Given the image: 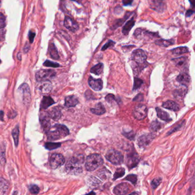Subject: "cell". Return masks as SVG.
<instances>
[{"label": "cell", "mask_w": 195, "mask_h": 195, "mask_svg": "<svg viewBox=\"0 0 195 195\" xmlns=\"http://www.w3.org/2000/svg\"><path fill=\"white\" fill-rule=\"evenodd\" d=\"M78 103L79 101L74 95H70L65 98V106L66 107H75Z\"/></svg>", "instance_id": "cell-17"}, {"label": "cell", "mask_w": 195, "mask_h": 195, "mask_svg": "<svg viewBox=\"0 0 195 195\" xmlns=\"http://www.w3.org/2000/svg\"><path fill=\"white\" fill-rule=\"evenodd\" d=\"M125 169L123 168H120L116 169V172L113 176V180H115L116 179L123 176L125 175Z\"/></svg>", "instance_id": "cell-33"}, {"label": "cell", "mask_w": 195, "mask_h": 195, "mask_svg": "<svg viewBox=\"0 0 195 195\" xmlns=\"http://www.w3.org/2000/svg\"><path fill=\"white\" fill-rule=\"evenodd\" d=\"M139 162V158L136 153H131L127 156L126 165L129 169L137 166Z\"/></svg>", "instance_id": "cell-15"}, {"label": "cell", "mask_w": 195, "mask_h": 195, "mask_svg": "<svg viewBox=\"0 0 195 195\" xmlns=\"http://www.w3.org/2000/svg\"><path fill=\"white\" fill-rule=\"evenodd\" d=\"M56 72L52 70H41L36 75V79L38 82H48L56 76Z\"/></svg>", "instance_id": "cell-5"}, {"label": "cell", "mask_w": 195, "mask_h": 195, "mask_svg": "<svg viewBox=\"0 0 195 195\" xmlns=\"http://www.w3.org/2000/svg\"><path fill=\"white\" fill-rule=\"evenodd\" d=\"M162 125H163L158 121H152V123H151L150 128L151 130H153L154 131H157L162 127Z\"/></svg>", "instance_id": "cell-35"}, {"label": "cell", "mask_w": 195, "mask_h": 195, "mask_svg": "<svg viewBox=\"0 0 195 195\" xmlns=\"http://www.w3.org/2000/svg\"><path fill=\"white\" fill-rule=\"evenodd\" d=\"M71 1H74V2H76L78 3V4H81V2L82 1V0H71Z\"/></svg>", "instance_id": "cell-51"}, {"label": "cell", "mask_w": 195, "mask_h": 195, "mask_svg": "<svg viewBox=\"0 0 195 195\" xmlns=\"http://www.w3.org/2000/svg\"><path fill=\"white\" fill-rule=\"evenodd\" d=\"M19 133H20V130H19V125H16L12 131V136L14 139V144L16 147H17L19 144Z\"/></svg>", "instance_id": "cell-30"}, {"label": "cell", "mask_w": 195, "mask_h": 195, "mask_svg": "<svg viewBox=\"0 0 195 195\" xmlns=\"http://www.w3.org/2000/svg\"><path fill=\"white\" fill-rule=\"evenodd\" d=\"M177 80L181 84H183L184 86H186V85H188V84H190V77L189 76V75L184 73H183L178 75V77H177Z\"/></svg>", "instance_id": "cell-18"}, {"label": "cell", "mask_w": 195, "mask_h": 195, "mask_svg": "<svg viewBox=\"0 0 195 195\" xmlns=\"http://www.w3.org/2000/svg\"><path fill=\"white\" fill-rule=\"evenodd\" d=\"M186 60V58L185 57H180V58L173 59L172 60L174 61V62L176 63V65L177 66H182L185 63Z\"/></svg>", "instance_id": "cell-38"}, {"label": "cell", "mask_w": 195, "mask_h": 195, "mask_svg": "<svg viewBox=\"0 0 195 195\" xmlns=\"http://www.w3.org/2000/svg\"><path fill=\"white\" fill-rule=\"evenodd\" d=\"M155 43L160 46L168 47L171 46L174 43V40L169 39V40H165V39H159L157 40Z\"/></svg>", "instance_id": "cell-26"}, {"label": "cell", "mask_w": 195, "mask_h": 195, "mask_svg": "<svg viewBox=\"0 0 195 195\" xmlns=\"http://www.w3.org/2000/svg\"><path fill=\"white\" fill-rule=\"evenodd\" d=\"M9 188V183L3 178H0V192L5 193Z\"/></svg>", "instance_id": "cell-27"}, {"label": "cell", "mask_w": 195, "mask_h": 195, "mask_svg": "<svg viewBox=\"0 0 195 195\" xmlns=\"http://www.w3.org/2000/svg\"><path fill=\"white\" fill-rule=\"evenodd\" d=\"M190 2V4L192 6L193 8L195 7V0H189Z\"/></svg>", "instance_id": "cell-50"}, {"label": "cell", "mask_w": 195, "mask_h": 195, "mask_svg": "<svg viewBox=\"0 0 195 195\" xmlns=\"http://www.w3.org/2000/svg\"><path fill=\"white\" fill-rule=\"evenodd\" d=\"M61 147V144L59 143H47L45 145V147L48 150H53L58 149Z\"/></svg>", "instance_id": "cell-34"}, {"label": "cell", "mask_w": 195, "mask_h": 195, "mask_svg": "<svg viewBox=\"0 0 195 195\" xmlns=\"http://www.w3.org/2000/svg\"><path fill=\"white\" fill-rule=\"evenodd\" d=\"M143 84V81L141 79L136 78L134 80V86H133V90H137Z\"/></svg>", "instance_id": "cell-39"}, {"label": "cell", "mask_w": 195, "mask_h": 195, "mask_svg": "<svg viewBox=\"0 0 195 195\" xmlns=\"http://www.w3.org/2000/svg\"><path fill=\"white\" fill-rule=\"evenodd\" d=\"M36 34L35 32H30L29 34V41L30 43H33V41H34V38L35 37Z\"/></svg>", "instance_id": "cell-46"}, {"label": "cell", "mask_w": 195, "mask_h": 195, "mask_svg": "<svg viewBox=\"0 0 195 195\" xmlns=\"http://www.w3.org/2000/svg\"><path fill=\"white\" fill-rule=\"evenodd\" d=\"M44 82V83L40 86L39 89L44 94L50 92L51 90V84L49 82Z\"/></svg>", "instance_id": "cell-28"}, {"label": "cell", "mask_w": 195, "mask_h": 195, "mask_svg": "<svg viewBox=\"0 0 195 195\" xmlns=\"http://www.w3.org/2000/svg\"><path fill=\"white\" fill-rule=\"evenodd\" d=\"M83 159L78 157H73L67 162L65 166V171L68 173L73 175H78L83 172L82 163Z\"/></svg>", "instance_id": "cell-2"}, {"label": "cell", "mask_w": 195, "mask_h": 195, "mask_svg": "<svg viewBox=\"0 0 195 195\" xmlns=\"http://www.w3.org/2000/svg\"><path fill=\"white\" fill-rule=\"evenodd\" d=\"M132 60H134L139 65L144 63L147 60V55L144 50L141 49H137L132 53Z\"/></svg>", "instance_id": "cell-10"}, {"label": "cell", "mask_w": 195, "mask_h": 195, "mask_svg": "<svg viewBox=\"0 0 195 195\" xmlns=\"http://www.w3.org/2000/svg\"><path fill=\"white\" fill-rule=\"evenodd\" d=\"M148 113V109L144 104H139L135 107L133 110V115L137 120L141 121L146 118Z\"/></svg>", "instance_id": "cell-9"}, {"label": "cell", "mask_w": 195, "mask_h": 195, "mask_svg": "<svg viewBox=\"0 0 195 195\" xmlns=\"http://www.w3.org/2000/svg\"><path fill=\"white\" fill-rule=\"evenodd\" d=\"M44 65L47 67H58L60 66V65L56 62H51L49 60H45V62L44 63Z\"/></svg>", "instance_id": "cell-40"}, {"label": "cell", "mask_w": 195, "mask_h": 195, "mask_svg": "<svg viewBox=\"0 0 195 195\" xmlns=\"http://www.w3.org/2000/svg\"><path fill=\"white\" fill-rule=\"evenodd\" d=\"M49 53L51 58H53V60L59 59V55L58 53V51L57 50V48L55 46V44L53 43H50L49 46Z\"/></svg>", "instance_id": "cell-23"}, {"label": "cell", "mask_w": 195, "mask_h": 195, "mask_svg": "<svg viewBox=\"0 0 195 195\" xmlns=\"http://www.w3.org/2000/svg\"><path fill=\"white\" fill-rule=\"evenodd\" d=\"M125 180L130 181L133 184L135 185L137 181V177L136 175H128L126 178H125Z\"/></svg>", "instance_id": "cell-37"}, {"label": "cell", "mask_w": 195, "mask_h": 195, "mask_svg": "<svg viewBox=\"0 0 195 195\" xmlns=\"http://www.w3.org/2000/svg\"><path fill=\"white\" fill-rule=\"evenodd\" d=\"M29 190L33 194H37L40 191V188L36 185H32L29 187Z\"/></svg>", "instance_id": "cell-41"}, {"label": "cell", "mask_w": 195, "mask_h": 195, "mask_svg": "<svg viewBox=\"0 0 195 195\" xmlns=\"http://www.w3.org/2000/svg\"><path fill=\"white\" fill-rule=\"evenodd\" d=\"M111 174V172L107 170L105 168H104L98 172V175L102 180H106L109 178Z\"/></svg>", "instance_id": "cell-25"}, {"label": "cell", "mask_w": 195, "mask_h": 195, "mask_svg": "<svg viewBox=\"0 0 195 195\" xmlns=\"http://www.w3.org/2000/svg\"><path fill=\"white\" fill-rule=\"evenodd\" d=\"M161 181H162V179L160 177H156L155 179H154L151 183V186H152V188L154 190L157 188V187L161 184Z\"/></svg>", "instance_id": "cell-36"}, {"label": "cell", "mask_w": 195, "mask_h": 195, "mask_svg": "<svg viewBox=\"0 0 195 195\" xmlns=\"http://www.w3.org/2000/svg\"><path fill=\"white\" fill-rule=\"evenodd\" d=\"M135 24V21L133 19H131L130 20H129L128 21H127L126 22L125 25L124 26V27L122 29V32L124 34V35H128L129 34V32L130 31V30L132 29V28L134 26Z\"/></svg>", "instance_id": "cell-21"}, {"label": "cell", "mask_w": 195, "mask_h": 195, "mask_svg": "<svg viewBox=\"0 0 195 195\" xmlns=\"http://www.w3.org/2000/svg\"><path fill=\"white\" fill-rule=\"evenodd\" d=\"M148 3L151 9L159 13H163L167 8L165 0H148Z\"/></svg>", "instance_id": "cell-6"}, {"label": "cell", "mask_w": 195, "mask_h": 195, "mask_svg": "<svg viewBox=\"0 0 195 195\" xmlns=\"http://www.w3.org/2000/svg\"><path fill=\"white\" fill-rule=\"evenodd\" d=\"M88 84L89 86L94 91H100L103 87V82L101 79H94L92 77L89 78Z\"/></svg>", "instance_id": "cell-13"}, {"label": "cell", "mask_w": 195, "mask_h": 195, "mask_svg": "<svg viewBox=\"0 0 195 195\" xmlns=\"http://www.w3.org/2000/svg\"><path fill=\"white\" fill-rule=\"evenodd\" d=\"M55 104L53 99L50 97H44L42 99L41 103V108L42 109H47V108L50 107L51 105Z\"/></svg>", "instance_id": "cell-22"}, {"label": "cell", "mask_w": 195, "mask_h": 195, "mask_svg": "<svg viewBox=\"0 0 195 195\" xmlns=\"http://www.w3.org/2000/svg\"><path fill=\"white\" fill-rule=\"evenodd\" d=\"M0 2H1V1H0Z\"/></svg>", "instance_id": "cell-56"}, {"label": "cell", "mask_w": 195, "mask_h": 195, "mask_svg": "<svg viewBox=\"0 0 195 195\" xmlns=\"http://www.w3.org/2000/svg\"><path fill=\"white\" fill-rule=\"evenodd\" d=\"M64 26L67 29L72 32H76L79 29V26L77 22L68 16L65 17Z\"/></svg>", "instance_id": "cell-11"}, {"label": "cell", "mask_w": 195, "mask_h": 195, "mask_svg": "<svg viewBox=\"0 0 195 195\" xmlns=\"http://www.w3.org/2000/svg\"><path fill=\"white\" fill-rule=\"evenodd\" d=\"M133 0H122V5L124 6H129L132 4Z\"/></svg>", "instance_id": "cell-45"}, {"label": "cell", "mask_w": 195, "mask_h": 195, "mask_svg": "<svg viewBox=\"0 0 195 195\" xmlns=\"http://www.w3.org/2000/svg\"><path fill=\"white\" fill-rule=\"evenodd\" d=\"M49 116L51 117V118L54 120H58L60 118L61 114V112L57 108H53L51 112H49Z\"/></svg>", "instance_id": "cell-31"}, {"label": "cell", "mask_w": 195, "mask_h": 195, "mask_svg": "<svg viewBox=\"0 0 195 195\" xmlns=\"http://www.w3.org/2000/svg\"><path fill=\"white\" fill-rule=\"evenodd\" d=\"M6 163L5 148L4 145H0V164L4 166Z\"/></svg>", "instance_id": "cell-32"}, {"label": "cell", "mask_w": 195, "mask_h": 195, "mask_svg": "<svg viewBox=\"0 0 195 195\" xmlns=\"http://www.w3.org/2000/svg\"><path fill=\"white\" fill-rule=\"evenodd\" d=\"M156 110L157 112L158 116L161 120L166 121H172V119L170 118L169 114L167 112L163 111L161 109H160V108H158V107H157L156 108Z\"/></svg>", "instance_id": "cell-19"}, {"label": "cell", "mask_w": 195, "mask_h": 195, "mask_svg": "<svg viewBox=\"0 0 195 195\" xmlns=\"http://www.w3.org/2000/svg\"><path fill=\"white\" fill-rule=\"evenodd\" d=\"M129 190V185L126 183H122L118 184L115 187L113 192L116 195H126L128 193Z\"/></svg>", "instance_id": "cell-12"}, {"label": "cell", "mask_w": 195, "mask_h": 195, "mask_svg": "<svg viewBox=\"0 0 195 195\" xmlns=\"http://www.w3.org/2000/svg\"><path fill=\"white\" fill-rule=\"evenodd\" d=\"M194 12H195V11H194V10H187L186 11V17H190L192 14H193V13H194Z\"/></svg>", "instance_id": "cell-48"}, {"label": "cell", "mask_w": 195, "mask_h": 195, "mask_svg": "<svg viewBox=\"0 0 195 195\" xmlns=\"http://www.w3.org/2000/svg\"><path fill=\"white\" fill-rule=\"evenodd\" d=\"M103 70H104V65L102 63H100L91 68L90 73L98 75L102 73Z\"/></svg>", "instance_id": "cell-24"}, {"label": "cell", "mask_w": 195, "mask_h": 195, "mask_svg": "<svg viewBox=\"0 0 195 195\" xmlns=\"http://www.w3.org/2000/svg\"><path fill=\"white\" fill-rule=\"evenodd\" d=\"M124 135H125L126 138H128L129 139H133L134 138V137H135V134L133 133H132V132H130L129 133L126 132V134H124Z\"/></svg>", "instance_id": "cell-47"}, {"label": "cell", "mask_w": 195, "mask_h": 195, "mask_svg": "<svg viewBox=\"0 0 195 195\" xmlns=\"http://www.w3.org/2000/svg\"><path fill=\"white\" fill-rule=\"evenodd\" d=\"M96 195V193L94 192H91L90 193H88V194H87V195Z\"/></svg>", "instance_id": "cell-54"}, {"label": "cell", "mask_w": 195, "mask_h": 195, "mask_svg": "<svg viewBox=\"0 0 195 195\" xmlns=\"http://www.w3.org/2000/svg\"><path fill=\"white\" fill-rule=\"evenodd\" d=\"M1 60H0V63H1Z\"/></svg>", "instance_id": "cell-55"}, {"label": "cell", "mask_w": 195, "mask_h": 195, "mask_svg": "<svg viewBox=\"0 0 195 195\" xmlns=\"http://www.w3.org/2000/svg\"><path fill=\"white\" fill-rule=\"evenodd\" d=\"M90 111L95 115H101L105 112V108L101 103H98L96 107L90 109Z\"/></svg>", "instance_id": "cell-20"}, {"label": "cell", "mask_w": 195, "mask_h": 195, "mask_svg": "<svg viewBox=\"0 0 195 195\" xmlns=\"http://www.w3.org/2000/svg\"><path fill=\"white\" fill-rule=\"evenodd\" d=\"M154 136L151 134L144 135L140 136L138 139V145L140 147L144 148L148 146L153 140Z\"/></svg>", "instance_id": "cell-14"}, {"label": "cell", "mask_w": 195, "mask_h": 195, "mask_svg": "<svg viewBox=\"0 0 195 195\" xmlns=\"http://www.w3.org/2000/svg\"><path fill=\"white\" fill-rule=\"evenodd\" d=\"M189 51V49L186 47H179L173 49L172 53L175 55H181Z\"/></svg>", "instance_id": "cell-29"}, {"label": "cell", "mask_w": 195, "mask_h": 195, "mask_svg": "<svg viewBox=\"0 0 195 195\" xmlns=\"http://www.w3.org/2000/svg\"><path fill=\"white\" fill-rule=\"evenodd\" d=\"M49 162L52 169H56L64 164L65 158L61 154L54 153L51 156Z\"/></svg>", "instance_id": "cell-8"}, {"label": "cell", "mask_w": 195, "mask_h": 195, "mask_svg": "<svg viewBox=\"0 0 195 195\" xmlns=\"http://www.w3.org/2000/svg\"><path fill=\"white\" fill-rule=\"evenodd\" d=\"M115 44V42H113V41L110 40V41H109L108 42H107V43H105V44L103 46L102 49H101V50H102V51H104V50H107L108 48L114 46Z\"/></svg>", "instance_id": "cell-43"}, {"label": "cell", "mask_w": 195, "mask_h": 195, "mask_svg": "<svg viewBox=\"0 0 195 195\" xmlns=\"http://www.w3.org/2000/svg\"><path fill=\"white\" fill-rule=\"evenodd\" d=\"M6 18L2 13H0V29H3L5 26Z\"/></svg>", "instance_id": "cell-42"}, {"label": "cell", "mask_w": 195, "mask_h": 195, "mask_svg": "<svg viewBox=\"0 0 195 195\" xmlns=\"http://www.w3.org/2000/svg\"><path fill=\"white\" fill-rule=\"evenodd\" d=\"M163 107L165 108H167L173 111H177L180 110L179 105L172 101H167L164 102L162 104Z\"/></svg>", "instance_id": "cell-16"}, {"label": "cell", "mask_w": 195, "mask_h": 195, "mask_svg": "<svg viewBox=\"0 0 195 195\" xmlns=\"http://www.w3.org/2000/svg\"><path fill=\"white\" fill-rule=\"evenodd\" d=\"M19 91L23 101L24 104L27 106L29 104L31 99V94L29 87L27 84H21L19 88Z\"/></svg>", "instance_id": "cell-7"}, {"label": "cell", "mask_w": 195, "mask_h": 195, "mask_svg": "<svg viewBox=\"0 0 195 195\" xmlns=\"http://www.w3.org/2000/svg\"><path fill=\"white\" fill-rule=\"evenodd\" d=\"M105 158L107 160L115 165L121 164L124 161V156L122 153L115 149H111L108 151Z\"/></svg>", "instance_id": "cell-4"}, {"label": "cell", "mask_w": 195, "mask_h": 195, "mask_svg": "<svg viewBox=\"0 0 195 195\" xmlns=\"http://www.w3.org/2000/svg\"><path fill=\"white\" fill-rule=\"evenodd\" d=\"M47 136L49 140H55L65 137L69 134L68 128L62 125H55L47 131Z\"/></svg>", "instance_id": "cell-1"}, {"label": "cell", "mask_w": 195, "mask_h": 195, "mask_svg": "<svg viewBox=\"0 0 195 195\" xmlns=\"http://www.w3.org/2000/svg\"><path fill=\"white\" fill-rule=\"evenodd\" d=\"M29 49H30V46H29L28 44H27V43H26V45H25V47H24V48H23V51H24V52H25V53H27L29 51Z\"/></svg>", "instance_id": "cell-49"}, {"label": "cell", "mask_w": 195, "mask_h": 195, "mask_svg": "<svg viewBox=\"0 0 195 195\" xmlns=\"http://www.w3.org/2000/svg\"><path fill=\"white\" fill-rule=\"evenodd\" d=\"M103 159L98 154H92L87 158L85 167L87 171H93L101 166L103 164Z\"/></svg>", "instance_id": "cell-3"}, {"label": "cell", "mask_w": 195, "mask_h": 195, "mask_svg": "<svg viewBox=\"0 0 195 195\" xmlns=\"http://www.w3.org/2000/svg\"><path fill=\"white\" fill-rule=\"evenodd\" d=\"M3 112L2 111H0V118H1V119L2 120V117H3Z\"/></svg>", "instance_id": "cell-52"}, {"label": "cell", "mask_w": 195, "mask_h": 195, "mask_svg": "<svg viewBox=\"0 0 195 195\" xmlns=\"http://www.w3.org/2000/svg\"><path fill=\"white\" fill-rule=\"evenodd\" d=\"M105 100L108 103H113L114 101H116V98H115L114 95L110 94L107 95V96H106Z\"/></svg>", "instance_id": "cell-44"}, {"label": "cell", "mask_w": 195, "mask_h": 195, "mask_svg": "<svg viewBox=\"0 0 195 195\" xmlns=\"http://www.w3.org/2000/svg\"><path fill=\"white\" fill-rule=\"evenodd\" d=\"M129 195H139V193L137 192H133Z\"/></svg>", "instance_id": "cell-53"}]
</instances>
